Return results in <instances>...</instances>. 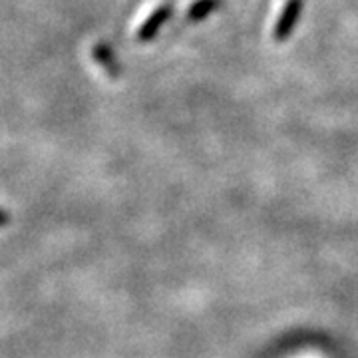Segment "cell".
I'll return each mask as SVG.
<instances>
[{
  "mask_svg": "<svg viewBox=\"0 0 358 358\" xmlns=\"http://www.w3.org/2000/svg\"><path fill=\"white\" fill-rule=\"evenodd\" d=\"M303 6H305V0H287L285 2L281 14L275 22V28H273V40L277 44H282L291 38L294 26L299 22V16L303 13Z\"/></svg>",
  "mask_w": 358,
  "mask_h": 358,
  "instance_id": "1",
  "label": "cell"
},
{
  "mask_svg": "<svg viewBox=\"0 0 358 358\" xmlns=\"http://www.w3.org/2000/svg\"><path fill=\"white\" fill-rule=\"evenodd\" d=\"M169 16H171V6H169V4H164V6L155 8L154 13L150 14V18L138 28V32H136L138 42H143V44L152 42V40L159 34V30L166 26V22L169 20Z\"/></svg>",
  "mask_w": 358,
  "mask_h": 358,
  "instance_id": "2",
  "label": "cell"
},
{
  "mask_svg": "<svg viewBox=\"0 0 358 358\" xmlns=\"http://www.w3.org/2000/svg\"><path fill=\"white\" fill-rule=\"evenodd\" d=\"M221 4H223V0H197V2H193L192 6H189V10H187V20L189 22H203L207 16H211V14L215 13L221 8Z\"/></svg>",
  "mask_w": 358,
  "mask_h": 358,
  "instance_id": "3",
  "label": "cell"
},
{
  "mask_svg": "<svg viewBox=\"0 0 358 358\" xmlns=\"http://www.w3.org/2000/svg\"><path fill=\"white\" fill-rule=\"evenodd\" d=\"M94 58L100 62V64L108 70V74L110 76H120V66L115 62V56L114 52L110 50L108 46H103V44H98V46H94Z\"/></svg>",
  "mask_w": 358,
  "mask_h": 358,
  "instance_id": "4",
  "label": "cell"
}]
</instances>
